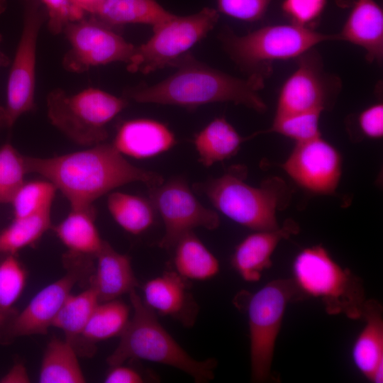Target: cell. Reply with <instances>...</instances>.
Wrapping results in <instances>:
<instances>
[{"instance_id": "6da1fadb", "label": "cell", "mask_w": 383, "mask_h": 383, "mask_svg": "<svg viewBox=\"0 0 383 383\" xmlns=\"http://www.w3.org/2000/svg\"><path fill=\"white\" fill-rule=\"evenodd\" d=\"M26 161L28 173L50 182L70 208L92 206L97 199L128 183L140 182L151 188L163 182L160 174L131 164L112 143L50 157L26 156Z\"/></svg>"}, {"instance_id": "7a4b0ae2", "label": "cell", "mask_w": 383, "mask_h": 383, "mask_svg": "<svg viewBox=\"0 0 383 383\" xmlns=\"http://www.w3.org/2000/svg\"><path fill=\"white\" fill-rule=\"evenodd\" d=\"M177 71L151 86L130 88L126 96L135 102L174 105L188 109L216 102H232L263 113L267 105L260 96L265 79L238 78L212 68L186 54L174 66Z\"/></svg>"}, {"instance_id": "3957f363", "label": "cell", "mask_w": 383, "mask_h": 383, "mask_svg": "<svg viewBox=\"0 0 383 383\" xmlns=\"http://www.w3.org/2000/svg\"><path fill=\"white\" fill-rule=\"evenodd\" d=\"M129 296L133 314L107 363L113 366L131 359L144 360L178 369L198 383L211 380L216 366L214 359L196 360L191 357L160 324L155 313L135 289Z\"/></svg>"}, {"instance_id": "277c9868", "label": "cell", "mask_w": 383, "mask_h": 383, "mask_svg": "<svg viewBox=\"0 0 383 383\" xmlns=\"http://www.w3.org/2000/svg\"><path fill=\"white\" fill-rule=\"evenodd\" d=\"M219 38L227 54L242 71L265 80L271 75L274 62L295 60L319 43L336 40L335 34L291 23L266 26L243 35L226 28Z\"/></svg>"}, {"instance_id": "5b68a950", "label": "cell", "mask_w": 383, "mask_h": 383, "mask_svg": "<svg viewBox=\"0 0 383 383\" xmlns=\"http://www.w3.org/2000/svg\"><path fill=\"white\" fill-rule=\"evenodd\" d=\"M292 274L301 298L320 300L328 314L361 318L366 301L362 280L341 267L323 246L302 249L293 261Z\"/></svg>"}, {"instance_id": "8992f818", "label": "cell", "mask_w": 383, "mask_h": 383, "mask_svg": "<svg viewBox=\"0 0 383 383\" xmlns=\"http://www.w3.org/2000/svg\"><path fill=\"white\" fill-rule=\"evenodd\" d=\"M243 174L231 170L199 187L212 205L233 221L253 231L277 228V212L289 202V187L277 177L253 187L245 182Z\"/></svg>"}, {"instance_id": "52a82bcc", "label": "cell", "mask_w": 383, "mask_h": 383, "mask_svg": "<svg viewBox=\"0 0 383 383\" xmlns=\"http://www.w3.org/2000/svg\"><path fill=\"white\" fill-rule=\"evenodd\" d=\"M127 104L126 99L96 88L74 94L55 89L47 97L51 123L71 140L89 147L105 141L109 135L106 125Z\"/></svg>"}, {"instance_id": "ba28073f", "label": "cell", "mask_w": 383, "mask_h": 383, "mask_svg": "<svg viewBox=\"0 0 383 383\" xmlns=\"http://www.w3.org/2000/svg\"><path fill=\"white\" fill-rule=\"evenodd\" d=\"M301 296L292 279L268 282L253 294L248 304L251 379L263 382L271 377L276 341L291 301Z\"/></svg>"}, {"instance_id": "9c48e42d", "label": "cell", "mask_w": 383, "mask_h": 383, "mask_svg": "<svg viewBox=\"0 0 383 383\" xmlns=\"http://www.w3.org/2000/svg\"><path fill=\"white\" fill-rule=\"evenodd\" d=\"M218 18V11L209 7L189 16L174 15L153 27L150 38L135 47L127 70L148 74L165 67H174L190 48L208 35Z\"/></svg>"}, {"instance_id": "30bf717a", "label": "cell", "mask_w": 383, "mask_h": 383, "mask_svg": "<svg viewBox=\"0 0 383 383\" xmlns=\"http://www.w3.org/2000/svg\"><path fill=\"white\" fill-rule=\"evenodd\" d=\"M295 60L296 68L280 89L275 115L323 113L331 108L342 89L340 78L325 70L323 59L314 48Z\"/></svg>"}, {"instance_id": "8fae6325", "label": "cell", "mask_w": 383, "mask_h": 383, "mask_svg": "<svg viewBox=\"0 0 383 383\" xmlns=\"http://www.w3.org/2000/svg\"><path fill=\"white\" fill-rule=\"evenodd\" d=\"M46 18L39 0H25L23 30L9 77L6 105L2 110V121L8 127L34 108L37 40Z\"/></svg>"}, {"instance_id": "7c38bea8", "label": "cell", "mask_w": 383, "mask_h": 383, "mask_svg": "<svg viewBox=\"0 0 383 383\" xmlns=\"http://www.w3.org/2000/svg\"><path fill=\"white\" fill-rule=\"evenodd\" d=\"M62 32L70 45L63 65L70 72H83L92 67L116 62L127 64L135 50L112 27L94 16L68 23Z\"/></svg>"}, {"instance_id": "4fadbf2b", "label": "cell", "mask_w": 383, "mask_h": 383, "mask_svg": "<svg viewBox=\"0 0 383 383\" xmlns=\"http://www.w3.org/2000/svg\"><path fill=\"white\" fill-rule=\"evenodd\" d=\"M150 200L165 224V233L158 243L162 248H173L183 235L195 228L214 230L219 226L218 213L204 206L182 179L150 188Z\"/></svg>"}, {"instance_id": "5bb4252c", "label": "cell", "mask_w": 383, "mask_h": 383, "mask_svg": "<svg viewBox=\"0 0 383 383\" xmlns=\"http://www.w3.org/2000/svg\"><path fill=\"white\" fill-rule=\"evenodd\" d=\"M282 169L298 185L312 193L333 194L340 179L342 158L321 138L296 143Z\"/></svg>"}, {"instance_id": "9a60e30c", "label": "cell", "mask_w": 383, "mask_h": 383, "mask_svg": "<svg viewBox=\"0 0 383 383\" xmlns=\"http://www.w3.org/2000/svg\"><path fill=\"white\" fill-rule=\"evenodd\" d=\"M79 279L78 270H72L40 290L8 323L7 335L17 338L46 334Z\"/></svg>"}, {"instance_id": "2e32d148", "label": "cell", "mask_w": 383, "mask_h": 383, "mask_svg": "<svg viewBox=\"0 0 383 383\" xmlns=\"http://www.w3.org/2000/svg\"><path fill=\"white\" fill-rule=\"evenodd\" d=\"M298 232V225L290 219L275 229L255 231L236 246L232 256L233 267L245 281H259L262 272L271 267L278 244Z\"/></svg>"}, {"instance_id": "e0dca14e", "label": "cell", "mask_w": 383, "mask_h": 383, "mask_svg": "<svg viewBox=\"0 0 383 383\" xmlns=\"http://www.w3.org/2000/svg\"><path fill=\"white\" fill-rule=\"evenodd\" d=\"M336 40L346 41L364 49L370 63L383 61V11L375 0H356Z\"/></svg>"}, {"instance_id": "ac0fdd59", "label": "cell", "mask_w": 383, "mask_h": 383, "mask_svg": "<svg viewBox=\"0 0 383 383\" xmlns=\"http://www.w3.org/2000/svg\"><path fill=\"white\" fill-rule=\"evenodd\" d=\"M176 142L175 135L164 123L136 118L121 124L112 145L123 155L148 159L170 150Z\"/></svg>"}, {"instance_id": "d6986e66", "label": "cell", "mask_w": 383, "mask_h": 383, "mask_svg": "<svg viewBox=\"0 0 383 383\" xmlns=\"http://www.w3.org/2000/svg\"><path fill=\"white\" fill-rule=\"evenodd\" d=\"M361 318L365 324L353 343L352 359L365 378L374 383H382L383 316L380 303L374 299H366Z\"/></svg>"}, {"instance_id": "ffe728a7", "label": "cell", "mask_w": 383, "mask_h": 383, "mask_svg": "<svg viewBox=\"0 0 383 383\" xmlns=\"http://www.w3.org/2000/svg\"><path fill=\"white\" fill-rule=\"evenodd\" d=\"M96 266L91 279L99 301L117 299L137 286L128 256L116 251L107 242L96 255Z\"/></svg>"}, {"instance_id": "44dd1931", "label": "cell", "mask_w": 383, "mask_h": 383, "mask_svg": "<svg viewBox=\"0 0 383 383\" xmlns=\"http://www.w3.org/2000/svg\"><path fill=\"white\" fill-rule=\"evenodd\" d=\"M185 279L177 272H166L148 281L143 286V302L154 312L162 316L188 321L192 302Z\"/></svg>"}, {"instance_id": "7402d4cb", "label": "cell", "mask_w": 383, "mask_h": 383, "mask_svg": "<svg viewBox=\"0 0 383 383\" xmlns=\"http://www.w3.org/2000/svg\"><path fill=\"white\" fill-rule=\"evenodd\" d=\"M95 209L92 206L71 208L66 217L53 230L68 249L69 255L95 257L104 240L95 223Z\"/></svg>"}, {"instance_id": "603a6c76", "label": "cell", "mask_w": 383, "mask_h": 383, "mask_svg": "<svg viewBox=\"0 0 383 383\" xmlns=\"http://www.w3.org/2000/svg\"><path fill=\"white\" fill-rule=\"evenodd\" d=\"M245 139L225 118L218 117L194 136V145L199 162L211 167L236 155Z\"/></svg>"}, {"instance_id": "cb8c5ba5", "label": "cell", "mask_w": 383, "mask_h": 383, "mask_svg": "<svg viewBox=\"0 0 383 383\" xmlns=\"http://www.w3.org/2000/svg\"><path fill=\"white\" fill-rule=\"evenodd\" d=\"M174 14L156 0H106L94 17L111 27L128 23H141L152 28Z\"/></svg>"}, {"instance_id": "d4e9b609", "label": "cell", "mask_w": 383, "mask_h": 383, "mask_svg": "<svg viewBox=\"0 0 383 383\" xmlns=\"http://www.w3.org/2000/svg\"><path fill=\"white\" fill-rule=\"evenodd\" d=\"M173 248L175 272L185 279L206 280L218 273V259L192 231L183 235Z\"/></svg>"}, {"instance_id": "484cf974", "label": "cell", "mask_w": 383, "mask_h": 383, "mask_svg": "<svg viewBox=\"0 0 383 383\" xmlns=\"http://www.w3.org/2000/svg\"><path fill=\"white\" fill-rule=\"evenodd\" d=\"M40 383H84L77 350L68 340L53 338L47 345L39 372Z\"/></svg>"}, {"instance_id": "4316f807", "label": "cell", "mask_w": 383, "mask_h": 383, "mask_svg": "<svg viewBox=\"0 0 383 383\" xmlns=\"http://www.w3.org/2000/svg\"><path fill=\"white\" fill-rule=\"evenodd\" d=\"M108 210L117 224L126 232L139 235L153 224L155 209L150 199L119 192L109 193Z\"/></svg>"}, {"instance_id": "83f0119b", "label": "cell", "mask_w": 383, "mask_h": 383, "mask_svg": "<svg viewBox=\"0 0 383 383\" xmlns=\"http://www.w3.org/2000/svg\"><path fill=\"white\" fill-rule=\"evenodd\" d=\"M100 303L92 286L77 294H70L57 312L52 327L60 329L74 347L96 306Z\"/></svg>"}, {"instance_id": "f1b7e54d", "label": "cell", "mask_w": 383, "mask_h": 383, "mask_svg": "<svg viewBox=\"0 0 383 383\" xmlns=\"http://www.w3.org/2000/svg\"><path fill=\"white\" fill-rule=\"evenodd\" d=\"M130 309L117 299L100 302L92 313L81 338L90 343L120 335L130 320Z\"/></svg>"}, {"instance_id": "f546056e", "label": "cell", "mask_w": 383, "mask_h": 383, "mask_svg": "<svg viewBox=\"0 0 383 383\" xmlns=\"http://www.w3.org/2000/svg\"><path fill=\"white\" fill-rule=\"evenodd\" d=\"M51 226L50 212L14 218L0 232V253L15 255L35 243Z\"/></svg>"}, {"instance_id": "4dcf8cb0", "label": "cell", "mask_w": 383, "mask_h": 383, "mask_svg": "<svg viewBox=\"0 0 383 383\" xmlns=\"http://www.w3.org/2000/svg\"><path fill=\"white\" fill-rule=\"evenodd\" d=\"M56 191L47 179L25 182L10 202L14 218L50 212Z\"/></svg>"}, {"instance_id": "1f68e13d", "label": "cell", "mask_w": 383, "mask_h": 383, "mask_svg": "<svg viewBox=\"0 0 383 383\" xmlns=\"http://www.w3.org/2000/svg\"><path fill=\"white\" fill-rule=\"evenodd\" d=\"M26 279L27 272L15 255H7L0 262V328L21 296Z\"/></svg>"}, {"instance_id": "d6a6232c", "label": "cell", "mask_w": 383, "mask_h": 383, "mask_svg": "<svg viewBox=\"0 0 383 383\" xmlns=\"http://www.w3.org/2000/svg\"><path fill=\"white\" fill-rule=\"evenodd\" d=\"M28 174L26 156L10 143L0 148V204L10 203Z\"/></svg>"}, {"instance_id": "836d02e7", "label": "cell", "mask_w": 383, "mask_h": 383, "mask_svg": "<svg viewBox=\"0 0 383 383\" xmlns=\"http://www.w3.org/2000/svg\"><path fill=\"white\" fill-rule=\"evenodd\" d=\"M319 111H307L275 115L271 127L265 133H277L289 138L296 143L321 136Z\"/></svg>"}, {"instance_id": "e575fe53", "label": "cell", "mask_w": 383, "mask_h": 383, "mask_svg": "<svg viewBox=\"0 0 383 383\" xmlns=\"http://www.w3.org/2000/svg\"><path fill=\"white\" fill-rule=\"evenodd\" d=\"M326 3L327 0H283L282 10L291 23L314 29Z\"/></svg>"}, {"instance_id": "d590c367", "label": "cell", "mask_w": 383, "mask_h": 383, "mask_svg": "<svg viewBox=\"0 0 383 383\" xmlns=\"http://www.w3.org/2000/svg\"><path fill=\"white\" fill-rule=\"evenodd\" d=\"M45 9L48 28L53 34L63 31L70 23L85 17L86 13L74 5L70 0H39Z\"/></svg>"}, {"instance_id": "8d00e7d4", "label": "cell", "mask_w": 383, "mask_h": 383, "mask_svg": "<svg viewBox=\"0 0 383 383\" xmlns=\"http://www.w3.org/2000/svg\"><path fill=\"white\" fill-rule=\"evenodd\" d=\"M274 0H216L217 11L233 18L254 22L265 14Z\"/></svg>"}, {"instance_id": "74e56055", "label": "cell", "mask_w": 383, "mask_h": 383, "mask_svg": "<svg viewBox=\"0 0 383 383\" xmlns=\"http://www.w3.org/2000/svg\"><path fill=\"white\" fill-rule=\"evenodd\" d=\"M357 133L370 139H379L383 136V104H374L360 111L353 118Z\"/></svg>"}, {"instance_id": "f35d334b", "label": "cell", "mask_w": 383, "mask_h": 383, "mask_svg": "<svg viewBox=\"0 0 383 383\" xmlns=\"http://www.w3.org/2000/svg\"><path fill=\"white\" fill-rule=\"evenodd\" d=\"M104 382L106 383H141L144 379L135 370L123 366V364L111 366Z\"/></svg>"}, {"instance_id": "ab89813d", "label": "cell", "mask_w": 383, "mask_h": 383, "mask_svg": "<svg viewBox=\"0 0 383 383\" xmlns=\"http://www.w3.org/2000/svg\"><path fill=\"white\" fill-rule=\"evenodd\" d=\"M0 382L28 383L30 378L26 367L22 363H16L1 377Z\"/></svg>"}, {"instance_id": "60d3db41", "label": "cell", "mask_w": 383, "mask_h": 383, "mask_svg": "<svg viewBox=\"0 0 383 383\" xmlns=\"http://www.w3.org/2000/svg\"><path fill=\"white\" fill-rule=\"evenodd\" d=\"M72 3L86 13L94 15L106 0H70Z\"/></svg>"}, {"instance_id": "b9f144b4", "label": "cell", "mask_w": 383, "mask_h": 383, "mask_svg": "<svg viewBox=\"0 0 383 383\" xmlns=\"http://www.w3.org/2000/svg\"><path fill=\"white\" fill-rule=\"evenodd\" d=\"M2 38L0 35V43L1 42ZM11 61L9 58L1 50L0 48V67H6L9 65Z\"/></svg>"}, {"instance_id": "7bdbcfd3", "label": "cell", "mask_w": 383, "mask_h": 383, "mask_svg": "<svg viewBox=\"0 0 383 383\" xmlns=\"http://www.w3.org/2000/svg\"><path fill=\"white\" fill-rule=\"evenodd\" d=\"M336 4L342 8H350L351 5L356 1V0H335Z\"/></svg>"}, {"instance_id": "ee69618b", "label": "cell", "mask_w": 383, "mask_h": 383, "mask_svg": "<svg viewBox=\"0 0 383 383\" xmlns=\"http://www.w3.org/2000/svg\"><path fill=\"white\" fill-rule=\"evenodd\" d=\"M6 6V0H0V14L5 10Z\"/></svg>"}]
</instances>
